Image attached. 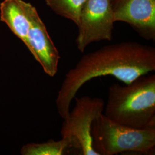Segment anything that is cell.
Returning a JSON list of instances; mask_svg holds the SVG:
<instances>
[{
    "label": "cell",
    "mask_w": 155,
    "mask_h": 155,
    "mask_svg": "<svg viewBox=\"0 0 155 155\" xmlns=\"http://www.w3.org/2000/svg\"><path fill=\"white\" fill-rule=\"evenodd\" d=\"M114 21L130 25L145 39L155 40V0L112 1Z\"/></svg>",
    "instance_id": "7"
},
{
    "label": "cell",
    "mask_w": 155,
    "mask_h": 155,
    "mask_svg": "<svg viewBox=\"0 0 155 155\" xmlns=\"http://www.w3.org/2000/svg\"><path fill=\"white\" fill-rule=\"evenodd\" d=\"M114 22L112 0H87L78 24V49L83 52L92 43L111 41Z\"/></svg>",
    "instance_id": "5"
},
{
    "label": "cell",
    "mask_w": 155,
    "mask_h": 155,
    "mask_svg": "<svg viewBox=\"0 0 155 155\" xmlns=\"http://www.w3.org/2000/svg\"><path fill=\"white\" fill-rule=\"evenodd\" d=\"M104 115L123 125L155 128V75H143L125 86H110Z\"/></svg>",
    "instance_id": "2"
},
{
    "label": "cell",
    "mask_w": 155,
    "mask_h": 155,
    "mask_svg": "<svg viewBox=\"0 0 155 155\" xmlns=\"http://www.w3.org/2000/svg\"><path fill=\"white\" fill-rule=\"evenodd\" d=\"M87 0H45L47 5L61 16L78 25L81 12Z\"/></svg>",
    "instance_id": "10"
},
{
    "label": "cell",
    "mask_w": 155,
    "mask_h": 155,
    "mask_svg": "<svg viewBox=\"0 0 155 155\" xmlns=\"http://www.w3.org/2000/svg\"><path fill=\"white\" fill-rule=\"evenodd\" d=\"M93 147L98 155L132 152L155 153V128L137 129L114 122L102 114L91 129Z\"/></svg>",
    "instance_id": "3"
},
{
    "label": "cell",
    "mask_w": 155,
    "mask_h": 155,
    "mask_svg": "<svg viewBox=\"0 0 155 155\" xmlns=\"http://www.w3.org/2000/svg\"><path fill=\"white\" fill-rule=\"evenodd\" d=\"M24 6L30 24L27 47L42 67L45 73L53 77L58 70L60 59L59 52L36 8L25 1Z\"/></svg>",
    "instance_id": "6"
},
{
    "label": "cell",
    "mask_w": 155,
    "mask_h": 155,
    "mask_svg": "<svg viewBox=\"0 0 155 155\" xmlns=\"http://www.w3.org/2000/svg\"><path fill=\"white\" fill-rule=\"evenodd\" d=\"M77 150L71 139L61 137L55 141L50 139L46 143H31L24 145L21 150L22 155H63L68 153L70 150Z\"/></svg>",
    "instance_id": "9"
},
{
    "label": "cell",
    "mask_w": 155,
    "mask_h": 155,
    "mask_svg": "<svg viewBox=\"0 0 155 155\" xmlns=\"http://www.w3.org/2000/svg\"><path fill=\"white\" fill-rule=\"evenodd\" d=\"M0 20L27 46L29 21L22 0H4L0 4Z\"/></svg>",
    "instance_id": "8"
},
{
    "label": "cell",
    "mask_w": 155,
    "mask_h": 155,
    "mask_svg": "<svg viewBox=\"0 0 155 155\" xmlns=\"http://www.w3.org/2000/svg\"><path fill=\"white\" fill-rule=\"evenodd\" d=\"M155 70V49L134 41L105 45L83 56L65 75L56 100L59 116L66 117L72 100L84 84L110 75L125 84Z\"/></svg>",
    "instance_id": "1"
},
{
    "label": "cell",
    "mask_w": 155,
    "mask_h": 155,
    "mask_svg": "<svg viewBox=\"0 0 155 155\" xmlns=\"http://www.w3.org/2000/svg\"><path fill=\"white\" fill-rule=\"evenodd\" d=\"M75 99V105L64 119L61 137L71 139L81 155H98L93 147L91 129L94 121L103 114L105 101L87 95Z\"/></svg>",
    "instance_id": "4"
}]
</instances>
